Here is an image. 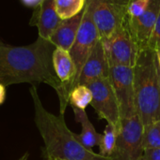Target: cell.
Masks as SVG:
<instances>
[{"instance_id":"cell-6","label":"cell","mask_w":160,"mask_h":160,"mask_svg":"<svg viewBox=\"0 0 160 160\" xmlns=\"http://www.w3.org/2000/svg\"><path fill=\"white\" fill-rule=\"evenodd\" d=\"M144 127L138 114L122 119L121 128L113 155L110 160H141Z\"/></svg>"},{"instance_id":"cell-21","label":"cell","mask_w":160,"mask_h":160,"mask_svg":"<svg viewBox=\"0 0 160 160\" xmlns=\"http://www.w3.org/2000/svg\"><path fill=\"white\" fill-rule=\"evenodd\" d=\"M149 48H152L154 50H160V14L149 42Z\"/></svg>"},{"instance_id":"cell-11","label":"cell","mask_w":160,"mask_h":160,"mask_svg":"<svg viewBox=\"0 0 160 160\" xmlns=\"http://www.w3.org/2000/svg\"><path fill=\"white\" fill-rule=\"evenodd\" d=\"M109 69L110 67L106 56L103 42L100 39L84 64L76 85H88L95 80L109 78Z\"/></svg>"},{"instance_id":"cell-16","label":"cell","mask_w":160,"mask_h":160,"mask_svg":"<svg viewBox=\"0 0 160 160\" xmlns=\"http://www.w3.org/2000/svg\"><path fill=\"white\" fill-rule=\"evenodd\" d=\"M87 0H55V8L61 20L70 19L81 11L86 6Z\"/></svg>"},{"instance_id":"cell-9","label":"cell","mask_w":160,"mask_h":160,"mask_svg":"<svg viewBox=\"0 0 160 160\" xmlns=\"http://www.w3.org/2000/svg\"><path fill=\"white\" fill-rule=\"evenodd\" d=\"M100 40V37L95 26V23L92 20L91 14L88 8L85 6L84 8V16L76 35L75 40L71 47L69 52L74 63L76 68V76L74 84V88L77 84V81L81 70L86 63L88 57L92 52L93 48ZM73 88V89H74Z\"/></svg>"},{"instance_id":"cell-20","label":"cell","mask_w":160,"mask_h":160,"mask_svg":"<svg viewBox=\"0 0 160 160\" xmlns=\"http://www.w3.org/2000/svg\"><path fill=\"white\" fill-rule=\"evenodd\" d=\"M150 0H135L130 3L127 17L129 19H136L140 17L147 8Z\"/></svg>"},{"instance_id":"cell-22","label":"cell","mask_w":160,"mask_h":160,"mask_svg":"<svg viewBox=\"0 0 160 160\" xmlns=\"http://www.w3.org/2000/svg\"><path fill=\"white\" fill-rule=\"evenodd\" d=\"M141 160H160V149L145 148Z\"/></svg>"},{"instance_id":"cell-15","label":"cell","mask_w":160,"mask_h":160,"mask_svg":"<svg viewBox=\"0 0 160 160\" xmlns=\"http://www.w3.org/2000/svg\"><path fill=\"white\" fill-rule=\"evenodd\" d=\"M75 120L80 123L82 127V130L80 134H75V138L77 141L88 150H91L93 147L100 144L103 134H99L96 132L93 125L91 123L85 110H79L76 108H73Z\"/></svg>"},{"instance_id":"cell-18","label":"cell","mask_w":160,"mask_h":160,"mask_svg":"<svg viewBox=\"0 0 160 160\" xmlns=\"http://www.w3.org/2000/svg\"><path fill=\"white\" fill-rule=\"evenodd\" d=\"M91 100L92 94L87 85H76L69 96V104L79 110H85L91 103Z\"/></svg>"},{"instance_id":"cell-29","label":"cell","mask_w":160,"mask_h":160,"mask_svg":"<svg viewBox=\"0 0 160 160\" xmlns=\"http://www.w3.org/2000/svg\"><path fill=\"white\" fill-rule=\"evenodd\" d=\"M132 1H135V0H132Z\"/></svg>"},{"instance_id":"cell-19","label":"cell","mask_w":160,"mask_h":160,"mask_svg":"<svg viewBox=\"0 0 160 160\" xmlns=\"http://www.w3.org/2000/svg\"><path fill=\"white\" fill-rule=\"evenodd\" d=\"M143 147L160 149V121L144 127Z\"/></svg>"},{"instance_id":"cell-2","label":"cell","mask_w":160,"mask_h":160,"mask_svg":"<svg viewBox=\"0 0 160 160\" xmlns=\"http://www.w3.org/2000/svg\"><path fill=\"white\" fill-rule=\"evenodd\" d=\"M29 92L34 105V121L44 142L45 159L110 160L85 148L66 126L64 115H54L43 107L34 84Z\"/></svg>"},{"instance_id":"cell-25","label":"cell","mask_w":160,"mask_h":160,"mask_svg":"<svg viewBox=\"0 0 160 160\" xmlns=\"http://www.w3.org/2000/svg\"><path fill=\"white\" fill-rule=\"evenodd\" d=\"M156 51V54H157V65L160 68V50H155Z\"/></svg>"},{"instance_id":"cell-10","label":"cell","mask_w":160,"mask_h":160,"mask_svg":"<svg viewBox=\"0 0 160 160\" xmlns=\"http://www.w3.org/2000/svg\"><path fill=\"white\" fill-rule=\"evenodd\" d=\"M160 14V0H150L146 10L136 19L126 18V22L139 45L140 51L149 48L152 34Z\"/></svg>"},{"instance_id":"cell-7","label":"cell","mask_w":160,"mask_h":160,"mask_svg":"<svg viewBox=\"0 0 160 160\" xmlns=\"http://www.w3.org/2000/svg\"><path fill=\"white\" fill-rule=\"evenodd\" d=\"M109 81L118 101L121 118L125 119L136 115L133 68L125 66L110 67Z\"/></svg>"},{"instance_id":"cell-14","label":"cell","mask_w":160,"mask_h":160,"mask_svg":"<svg viewBox=\"0 0 160 160\" xmlns=\"http://www.w3.org/2000/svg\"><path fill=\"white\" fill-rule=\"evenodd\" d=\"M83 16L84 9L83 11L70 19L62 20L49 40L57 48H61L63 50L70 51L71 47L73 46Z\"/></svg>"},{"instance_id":"cell-24","label":"cell","mask_w":160,"mask_h":160,"mask_svg":"<svg viewBox=\"0 0 160 160\" xmlns=\"http://www.w3.org/2000/svg\"><path fill=\"white\" fill-rule=\"evenodd\" d=\"M6 99V86L0 82V105L4 103Z\"/></svg>"},{"instance_id":"cell-5","label":"cell","mask_w":160,"mask_h":160,"mask_svg":"<svg viewBox=\"0 0 160 160\" xmlns=\"http://www.w3.org/2000/svg\"><path fill=\"white\" fill-rule=\"evenodd\" d=\"M101 40L109 67L125 66L134 68L140 53V48L126 21L110 36Z\"/></svg>"},{"instance_id":"cell-28","label":"cell","mask_w":160,"mask_h":160,"mask_svg":"<svg viewBox=\"0 0 160 160\" xmlns=\"http://www.w3.org/2000/svg\"><path fill=\"white\" fill-rule=\"evenodd\" d=\"M45 160H61V159H55V158H46Z\"/></svg>"},{"instance_id":"cell-13","label":"cell","mask_w":160,"mask_h":160,"mask_svg":"<svg viewBox=\"0 0 160 160\" xmlns=\"http://www.w3.org/2000/svg\"><path fill=\"white\" fill-rule=\"evenodd\" d=\"M53 66L58 78L63 84L65 94L69 98L76 76V68L69 51L56 47L53 53Z\"/></svg>"},{"instance_id":"cell-8","label":"cell","mask_w":160,"mask_h":160,"mask_svg":"<svg viewBox=\"0 0 160 160\" xmlns=\"http://www.w3.org/2000/svg\"><path fill=\"white\" fill-rule=\"evenodd\" d=\"M92 94L91 105L97 112L99 118L105 119L119 131L121 128V113L118 101L111 86L109 78L98 79L87 85Z\"/></svg>"},{"instance_id":"cell-4","label":"cell","mask_w":160,"mask_h":160,"mask_svg":"<svg viewBox=\"0 0 160 160\" xmlns=\"http://www.w3.org/2000/svg\"><path fill=\"white\" fill-rule=\"evenodd\" d=\"M132 0H87L100 39H105L126 21Z\"/></svg>"},{"instance_id":"cell-1","label":"cell","mask_w":160,"mask_h":160,"mask_svg":"<svg viewBox=\"0 0 160 160\" xmlns=\"http://www.w3.org/2000/svg\"><path fill=\"white\" fill-rule=\"evenodd\" d=\"M55 49L49 39L41 37L25 46H9L0 42V82L5 86L24 82L50 85L57 92L60 114L64 115L69 98L54 69Z\"/></svg>"},{"instance_id":"cell-3","label":"cell","mask_w":160,"mask_h":160,"mask_svg":"<svg viewBox=\"0 0 160 160\" xmlns=\"http://www.w3.org/2000/svg\"><path fill=\"white\" fill-rule=\"evenodd\" d=\"M134 69L137 114L143 127L160 121V86L156 51H140Z\"/></svg>"},{"instance_id":"cell-23","label":"cell","mask_w":160,"mask_h":160,"mask_svg":"<svg viewBox=\"0 0 160 160\" xmlns=\"http://www.w3.org/2000/svg\"><path fill=\"white\" fill-rule=\"evenodd\" d=\"M21 1L25 6L28 8H36L38 6H40L43 2V0H21Z\"/></svg>"},{"instance_id":"cell-27","label":"cell","mask_w":160,"mask_h":160,"mask_svg":"<svg viewBox=\"0 0 160 160\" xmlns=\"http://www.w3.org/2000/svg\"><path fill=\"white\" fill-rule=\"evenodd\" d=\"M157 72H158V80H159V86H160V68H159V67H158V65H157Z\"/></svg>"},{"instance_id":"cell-26","label":"cell","mask_w":160,"mask_h":160,"mask_svg":"<svg viewBox=\"0 0 160 160\" xmlns=\"http://www.w3.org/2000/svg\"><path fill=\"white\" fill-rule=\"evenodd\" d=\"M28 157H29V155H28V153H25L24 156H22L18 160H27L28 159Z\"/></svg>"},{"instance_id":"cell-17","label":"cell","mask_w":160,"mask_h":160,"mask_svg":"<svg viewBox=\"0 0 160 160\" xmlns=\"http://www.w3.org/2000/svg\"><path fill=\"white\" fill-rule=\"evenodd\" d=\"M117 138H118L117 128L113 127L112 125L108 124L104 130V133H103V136L99 144V148H100L99 155L104 158H110L116 147Z\"/></svg>"},{"instance_id":"cell-12","label":"cell","mask_w":160,"mask_h":160,"mask_svg":"<svg viewBox=\"0 0 160 160\" xmlns=\"http://www.w3.org/2000/svg\"><path fill=\"white\" fill-rule=\"evenodd\" d=\"M61 21L55 8V0H43L40 6L34 8L29 24L38 28L39 37L50 39Z\"/></svg>"}]
</instances>
